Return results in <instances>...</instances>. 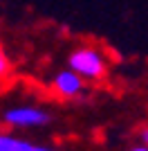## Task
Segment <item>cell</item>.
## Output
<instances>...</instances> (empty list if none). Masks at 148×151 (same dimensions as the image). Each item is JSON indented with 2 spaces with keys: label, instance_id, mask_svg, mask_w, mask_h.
<instances>
[{
  "label": "cell",
  "instance_id": "cell-1",
  "mask_svg": "<svg viewBox=\"0 0 148 151\" xmlns=\"http://www.w3.org/2000/svg\"><path fill=\"white\" fill-rule=\"evenodd\" d=\"M68 68L83 79V81H99L108 72V61L97 47L81 45L74 47L68 57Z\"/></svg>",
  "mask_w": 148,
  "mask_h": 151
},
{
  "label": "cell",
  "instance_id": "cell-2",
  "mask_svg": "<svg viewBox=\"0 0 148 151\" xmlns=\"http://www.w3.org/2000/svg\"><path fill=\"white\" fill-rule=\"evenodd\" d=\"M49 122H52V113L41 106L20 104L2 111V124L14 129H38V126H47Z\"/></svg>",
  "mask_w": 148,
  "mask_h": 151
},
{
  "label": "cell",
  "instance_id": "cell-3",
  "mask_svg": "<svg viewBox=\"0 0 148 151\" xmlns=\"http://www.w3.org/2000/svg\"><path fill=\"white\" fill-rule=\"evenodd\" d=\"M85 88V81L81 79L76 72L72 70H58L54 77H52V83H49V90L58 97V99H76Z\"/></svg>",
  "mask_w": 148,
  "mask_h": 151
},
{
  "label": "cell",
  "instance_id": "cell-4",
  "mask_svg": "<svg viewBox=\"0 0 148 151\" xmlns=\"http://www.w3.org/2000/svg\"><path fill=\"white\" fill-rule=\"evenodd\" d=\"M0 151H54L49 147H41L36 142H29L25 138H16L11 133L0 131Z\"/></svg>",
  "mask_w": 148,
  "mask_h": 151
},
{
  "label": "cell",
  "instance_id": "cell-5",
  "mask_svg": "<svg viewBox=\"0 0 148 151\" xmlns=\"http://www.w3.org/2000/svg\"><path fill=\"white\" fill-rule=\"evenodd\" d=\"M14 72V65L11 61H9V57H7V50L5 45L0 43V81H5V79H9Z\"/></svg>",
  "mask_w": 148,
  "mask_h": 151
},
{
  "label": "cell",
  "instance_id": "cell-6",
  "mask_svg": "<svg viewBox=\"0 0 148 151\" xmlns=\"http://www.w3.org/2000/svg\"><path fill=\"white\" fill-rule=\"evenodd\" d=\"M137 135H139V142H144V145L148 147V124L139 126V131H137Z\"/></svg>",
  "mask_w": 148,
  "mask_h": 151
},
{
  "label": "cell",
  "instance_id": "cell-7",
  "mask_svg": "<svg viewBox=\"0 0 148 151\" xmlns=\"http://www.w3.org/2000/svg\"><path fill=\"white\" fill-rule=\"evenodd\" d=\"M130 151H148V147L146 145H137V147H132Z\"/></svg>",
  "mask_w": 148,
  "mask_h": 151
}]
</instances>
